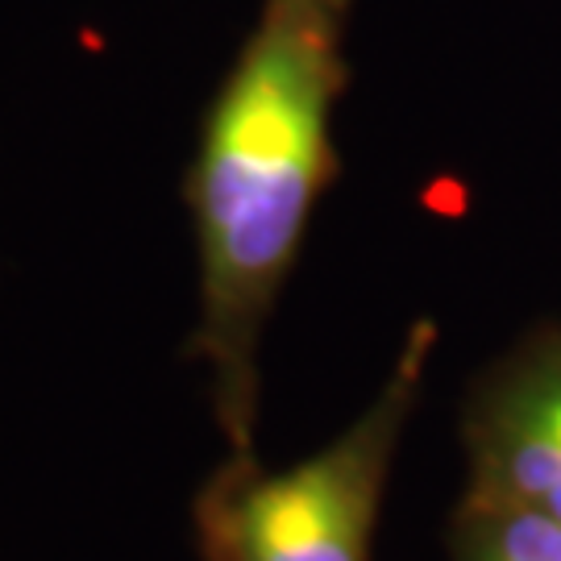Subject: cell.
I'll list each match as a JSON object with an SVG mask.
<instances>
[{
    "instance_id": "obj_1",
    "label": "cell",
    "mask_w": 561,
    "mask_h": 561,
    "mask_svg": "<svg viewBox=\"0 0 561 561\" xmlns=\"http://www.w3.org/2000/svg\"><path fill=\"white\" fill-rule=\"evenodd\" d=\"M350 9L354 0H262L204 113L183 183L196 245L187 358L208 379L229 461L259 458L266 329L337 180Z\"/></svg>"
},
{
    "instance_id": "obj_2",
    "label": "cell",
    "mask_w": 561,
    "mask_h": 561,
    "mask_svg": "<svg viewBox=\"0 0 561 561\" xmlns=\"http://www.w3.org/2000/svg\"><path fill=\"white\" fill-rule=\"evenodd\" d=\"M442 324L403 329L375 396L333 442L283 470L221 458L192 495L201 561H370L396 458L416 416Z\"/></svg>"
},
{
    "instance_id": "obj_3",
    "label": "cell",
    "mask_w": 561,
    "mask_h": 561,
    "mask_svg": "<svg viewBox=\"0 0 561 561\" xmlns=\"http://www.w3.org/2000/svg\"><path fill=\"white\" fill-rule=\"evenodd\" d=\"M470 500L507 503L561 524V324L524 333L461 403Z\"/></svg>"
},
{
    "instance_id": "obj_4",
    "label": "cell",
    "mask_w": 561,
    "mask_h": 561,
    "mask_svg": "<svg viewBox=\"0 0 561 561\" xmlns=\"http://www.w3.org/2000/svg\"><path fill=\"white\" fill-rule=\"evenodd\" d=\"M449 561H561V524L461 495L449 520Z\"/></svg>"
}]
</instances>
